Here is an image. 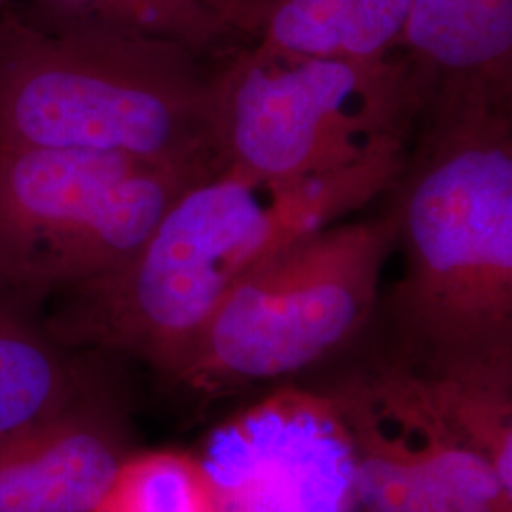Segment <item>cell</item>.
<instances>
[{
    "instance_id": "obj_6",
    "label": "cell",
    "mask_w": 512,
    "mask_h": 512,
    "mask_svg": "<svg viewBox=\"0 0 512 512\" xmlns=\"http://www.w3.org/2000/svg\"><path fill=\"white\" fill-rule=\"evenodd\" d=\"M209 171L0 145V283L40 304L120 270L167 205Z\"/></svg>"
},
{
    "instance_id": "obj_10",
    "label": "cell",
    "mask_w": 512,
    "mask_h": 512,
    "mask_svg": "<svg viewBox=\"0 0 512 512\" xmlns=\"http://www.w3.org/2000/svg\"><path fill=\"white\" fill-rule=\"evenodd\" d=\"M401 50L433 93L512 103V0H410Z\"/></svg>"
},
{
    "instance_id": "obj_5",
    "label": "cell",
    "mask_w": 512,
    "mask_h": 512,
    "mask_svg": "<svg viewBox=\"0 0 512 512\" xmlns=\"http://www.w3.org/2000/svg\"><path fill=\"white\" fill-rule=\"evenodd\" d=\"M397 247L393 209L294 241L226 294L169 380L217 397L323 361L368 323Z\"/></svg>"
},
{
    "instance_id": "obj_9",
    "label": "cell",
    "mask_w": 512,
    "mask_h": 512,
    "mask_svg": "<svg viewBox=\"0 0 512 512\" xmlns=\"http://www.w3.org/2000/svg\"><path fill=\"white\" fill-rule=\"evenodd\" d=\"M80 401L0 433V512H93L126 459Z\"/></svg>"
},
{
    "instance_id": "obj_1",
    "label": "cell",
    "mask_w": 512,
    "mask_h": 512,
    "mask_svg": "<svg viewBox=\"0 0 512 512\" xmlns=\"http://www.w3.org/2000/svg\"><path fill=\"white\" fill-rule=\"evenodd\" d=\"M406 158L298 179L220 165L167 205L120 270L59 294L46 327L69 348L133 357L171 378L245 275L393 190Z\"/></svg>"
},
{
    "instance_id": "obj_15",
    "label": "cell",
    "mask_w": 512,
    "mask_h": 512,
    "mask_svg": "<svg viewBox=\"0 0 512 512\" xmlns=\"http://www.w3.org/2000/svg\"><path fill=\"white\" fill-rule=\"evenodd\" d=\"M93 512H215L192 454L158 450L126 456Z\"/></svg>"
},
{
    "instance_id": "obj_7",
    "label": "cell",
    "mask_w": 512,
    "mask_h": 512,
    "mask_svg": "<svg viewBox=\"0 0 512 512\" xmlns=\"http://www.w3.org/2000/svg\"><path fill=\"white\" fill-rule=\"evenodd\" d=\"M348 429L361 512H512V492L448 420L420 366L378 363L329 391Z\"/></svg>"
},
{
    "instance_id": "obj_14",
    "label": "cell",
    "mask_w": 512,
    "mask_h": 512,
    "mask_svg": "<svg viewBox=\"0 0 512 512\" xmlns=\"http://www.w3.org/2000/svg\"><path fill=\"white\" fill-rule=\"evenodd\" d=\"M418 366L448 420L512 492V361Z\"/></svg>"
},
{
    "instance_id": "obj_12",
    "label": "cell",
    "mask_w": 512,
    "mask_h": 512,
    "mask_svg": "<svg viewBox=\"0 0 512 512\" xmlns=\"http://www.w3.org/2000/svg\"><path fill=\"white\" fill-rule=\"evenodd\" d=\"M35 300L0 283V433L80 399L88 368L37 319Z\"/></svg>"
},
{
    "instance_id": "obj_4",
    "label": "cell",
    "mask_w": 512,
    "mask_h": 512,
    "mask_svg": "<svg viewBox=\"0 0 512 512\" xmlns=\"http://www.w3.org/2000/svg\"><path fill=\"white\" fill-rule=\"evenodd\" d=\"M431 97V78L403 50L319 57L251 42L213 76L220 160L298 179L406 156Z\"/></svg>"
},
{
    "instance_id": "obj_8",
    "label": "cell",
    "mask_w": 512,
    "mask_h": 512,
    "mask_svg": "<svg viewBox=\"0 0 512 512\" xmlns=\"http://www.w3.org/2000/svg\"><path fill=\"white\" fill-rule=\"evenodd\" d=\"M194 458L215 512H361L351 440L329 391L281 387L219 423Z\"/></svg>"
},
{
    "instance_id": "obj_2",
    "label": "cell",
    "mask_w": 512,
    "mask_h": 512,
    "mask_svg": "<svg viewBox=\"0 0 512 512\" xmlns=\"http://www.w3.org/2000/svg\"><path fill=\"white\" fill-rule=\"evenodd\" d=\"M418 129L391 207L403 357L512 361V103L433 93Z\"/></svg>"
},
{
    "instance_id": "obj_3",
    "label": "cell",
    "mask_w": 512,
    "mask_h": 512,
    "mask_svg": "<svg viewBox=\"0 0 512 512\" xmlns=\"http://www.w3.org/2000/svg\"><path fill=\"white\" fill-rule=\"evenodd\" d=\"M217 63L99 25H38L0 10V145L120 152L215 169Z\"/></svg>"
},
{
    "instance_id": "obj_13",
    "label": "cell",
    "mask_w": 512,
    "mask_h": 512,
    "mask_svg": "<svg viewBox=\"0 0 512 512\" xmlns=\"http://www.w3.org/2000/svg\"><path fill=\"white\" fill-rule=\"evenodd\" d=\"M410 0H262L256 44L289 54L382 57L401 50Z\"/></svg>"
},
{
    "instance_id": "obj_11",
    "label": "cell",
    "mask_w": 512,
    "mask_h": 512,
    "mask_svg": "<svg viewBox=\"0 0 512 512\" xmlns=\"http://www.w3.org/2000/svg\"><path fill=\"white\" fill-rule=\"evenodd\" d=\"M18 10L38 25L109 27L219 63L255 42L262 0H29Z\"/></svg>"
},
{
    "instance_id": "obj_16",
    "label": "cell",
    "mask_w": 512,
    "mask_h": 512,
    "mask_svg": "<svg viewBox=\"0 0 512 512\" xmlns=\"http://www.w3.org/2000/svg\"><path fill=\"white\" fill-rule=\"evenodd\" d=\"M10 2H12V0H0V10H2V8H4V6H8V4H10Z\"/></svg>"
}]
</instances>
